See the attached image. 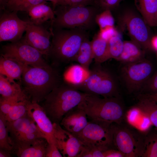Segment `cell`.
<instances>
[{
    "label": "cell",
    "instance_id": "484cf974",
    "mask_svg": "<svg viewBox=\"0 0 157 157\" xmlns=\"http://www.w3.org/2000/svg\"><path fill=\"white\" fill-rule=\"evenodd\" d=\"M91 42L95 63L102 64L111 58L108 41L102 39L97 33Z\"/></svg>",
    "mask_w": 157,
    "mask_h": 157
},
{
    "label": "cell",
    "instance_id": "e575fe53",
    "mask_svg": "<svg viewBox=\"0 0 157 157\" xmlns=\"http://www.w3.org/2000/svg\"><path fill=\"white\" fill-rule=\"evenodd\" d=\"M95 21L99 29L109 27H115V19L111 11L109 10H103L97 14Z\"/></svg>",
    "mask_w": 157,
    "mask_h": 157
},
{
    "label": "cell",
    "instance_id": "8fae6325",
    "mask_svg": "<svg viewBox=\"0 0 157 157\" xmlns=\"http://www.w3.org/2000/svg\"><path fill=\"white\" fill-rule=\"evenodd\" d=\"M119 126L116 123L112 124L113 146L125 157H141L144 139L127 128Z\"/></svg>",
    "mask_w": 157,
    "mask_h": 157
},
{
    "label": "cell",
    "instance_id": "9a60e30c",
    "mask_svg": "<svg viewBox=\"0 0 157 157\" xmlns=\"http://www.w3.org/2000/svg\"><path fill=\"white\" fill-rule=\"evenodd\" d=\"M27 113L44 135L48 143L56 144L53 123L43 107L38 103L29 101L27 105Z\"/></svg>",
    "mask_w": 157,
    "mask_h": 157
},
{
    "label": "cell",
    "instance_id": "b9f144b4",
    "mask_svg": "<svg viewBox=\"0 0 157 157\" xmlns=\"http://www.w3.org/2000/svg\"><path fill=\"white\" fill-rule=\"evenodd\" d=\"M104 157H125L120 151L113 148L106 150L104 152Z\"/></svg>",
    "mask_w": 157,
    "mask_h": 157
},
{
    "label": "cell",
    "instance_id": "277c9868",
    "mask_svg": "<svg viewBox=\"0 0 157 157\" xmlns=\"http://www.w3.org/2000/svg\"><path fill=\"white\" fill-rule=\"evenodd\" d=\"M87 94L64 82L45 97L42 106L53 123H59L65 115L77 106Z\"/></svg>",
    "mask_w": 157,
    "mask_h": 157
},
{
    "label": "cell",
    "instance_id": "ffe728a7",
    "mask_svg": "<svg viewBox=\"0 0 157 157\" xmlns=\"http://www.w3.org/2000/svg\"><path fill=\"white\" fill-rule=\"evenodd\" d=\"M146 52L132 40L124 41L122 52L117 60L123 64L136 62L144 58Z\"/></svg>",
    "mask_w": 157,
    "mask_h": 157
},
{
    "label": "cell",
    "instance_id": "7dc6e473",
    "mask_svg": "<svg viewBox=\"0 0 157 157\" xmlns=\"http://www.w3.org/2000/svg\"><path fill=\"white\" fill-rule=\"evenodd\" d=\"M155 24L156 26L157 27V11L156 13V14L155 16Z\"/></svg>",
    "mask_w": 157,
    "mask_h": 157
},
{
    "label": "cell",
    "instance_id": "8d00e7d4",
    "mask_svg": "<svg viewBox=\"0 0 157 157\" xmlns=\"http://www.w3.org/2000/svg\"><path fill=\"white\" fill-rule=\"evenodd\" d=\"M28 99H21L17 98L8 99L0 98V112L4 115L7 114L13 105L17 102Z\"/></svg>",
    "mask_w": 157,
    "mask_h": 157
},
{
    "label": "cell",
    "instance_id": "ee69618b",
    "mask_svg": "<svg viewBox=\"0 0 157 157\" xmlns=\"http://www.w3.org/2000/svg\"><path fill=\"white\" fill-rule=\"evenodd\" d=\"M11 151L0 148V157H10L11 156Z\"/></svg>",
    "mask_w": 157,
    "mask_h": 157
},
{
    "label": "cell",
    "instance_id": "7c38bea8",
    "mask_svg": "<svg viewBox=\"0 0 157 157\" xmlns=\"http://www.w3.org/2000/svg\"><path fill=\"white\" fill-rule=\"evenodd\" d=\"M0 18V41L13 42L20 40L25 31L28 20L21 19L17 12L2 11Z\"/></svg>",
    "mask_w": 157,
    "mask_h": 157
},
{
    "label": "cell",
    "instance_id": "ab89813d",
    "mask_svg": "<svg viewBox=\"0 0 157 157\" xmlns=\"http://www.w3.org/2000/svg\"><path fill=\"white\" fill-rule=\"evenodd\" d=\"M118 33L115 27H109L99 29L97 34L102 39L108 41L111 37Z\"/></svg>",
    "mask_w": 157,
    "mask_h": 157
},
{
    "label": "cell",
    "instance_id": "ba28073f",
    "mask_svg": "<svg viewBox=\"0 0 157 157\" xmlns=\"http://www.w3.org/2000/svg\"><path fill=\"white\" fill-rule=\"evenodd\" d=\"M1 55L31 66L46 67L50 65L44 56L27 43L23 37L18 41L3 46Z\"/></svg>",
    "mask_w": 157,
    "mask_h": 157
},
{
    "label": "cell",
    "instance_id": "8992f818",
    "mask_svg": "<svg viewBox=\"0 0 157 157\" xmlns=\"http://www.w3.org/2000/svg\"><path fill=\"white\" fill-rule=\"evenodd\" d=\"M101 64L95 63L90 68L87 78L81 85L75 88L85 93L104 98H119V89L115 77Z\"/></svg>",
    "mask_w": 157,
    "mask_h": 157
},
{
    "label": "cell",
    "instance_id": "4316f807",
    "mask_svg": "<svg viewBox=\"0 0 157 157\" xmlns=\"http://www.w3.org/2000/svg\"><path fill=\"white\" fill-rule=\"evenodd\" d=\"M32 121L27 113L23 117L15 121L10 122L7 121V128L13 142L26 131Z\"/></svg>",
    "mask_w": 157,
    "mask_h": 157
},
{
    "label": "cell",
    "instance_id": "44dd1931",
    "mask_svg": "<svg viewBox=\"0 0 157 157\" xmlns=\"http://www.w3.org/2000/svg\"><path fill=\"white\" fill-rule=\"evenodd\" d=\"M0 98L3 99H29L20 85L15 81H10L1 74H0Z\"/></svg>",
    "mask_w": 157,
    "mask_h": 157
},
{
    "label": "cell",
    "instance_id": "1f68e13d",
    "mask_svg": "<svg viewBox=\"0 0 157 157\" xmlns=\"http://www.w3.org/2000/svg\"><path fill=\"white\" fill-rule=\"evenodd\" d=\"M6 122L4 115L0 112V148L13 153L14 145L9 135Z\"/></svg>",
    "mask_w": 157,
    "mask_h": 157
},
{
    "label": "cell",
    "instance_id": "bcb514c9",
    "mask_svg": "<svg viewBox=\"0 0 157 157\" xmlns=\"http://www.w3.org/2000/svg\"><path fill=\"white\" fill-rule=\"evenodd\" d=\"M51 1L53 4V10L58 5L59 0H44Z\"/></svg>",
    "mask_w": 157,
    "mask_h": 157
},
{
    "label": "cell",
    "instance_id": "603a6c76",
    "mask_svg": "<svg viewBox=\"0 0 157 157\" xmlns=\"http://www.w3.org/2000/svg\"><path fill=\"white\" fill-rule=\"evenodd\" d=\"M134 1L137 8L147 24L150 27L155 26L157 0Z\"/></svg>",
    "mask_w": 157,
    "mask_h": 157
},
{
    "label": "cell",
    "instance_id": "f6af8a7d",
    "mask_svg": "<svg viewBox=\"0 0 157 157\" xmlns=\"http://www.w3.org/2000/svg\"><path fill=\"white\" fill-rule=\"evenodd\" d=\"M151 44L152 49L157 51V35L151 37Z\"/></svg>",
    "mask_w": 157,
    "mask_h": 157
},
{
    "label": "cell",
    "instance_id": "4dcf8cb0",
    "mask_svg": "<svg viewBox=\"0 0 157 157\" xmlns=\"http://www.w3.org/2000/svg\"><path fill=\"white\" fill-rule=\"evenodd\" d=\"M137 106L147 115L153 125L157 129V103L153 100L138 97Z\"/></svg>",
    "mask_w": 157,
    "mask_h": 157
},
{
    "label": "cell",
    "instance_id": "7a4b0ae2",
    "mask_svg": "<svg viewBox=\"0 0 157 157\" xmlns=\"http://www.w3.org/2000/svg\"><path fill=\"white\" fill-rule=\"evenodd\" d=\"M50 30L52 39L48 57L57 65L74 61L82 42L89 36L87 31L81 28Z\"/></svg>",
    "mask_w": 157,
    "mask_h": 157
},
{
    "label": "cell",
    "instance_id": "836d02e7",
    "mask_svg": "<svg viewBox=\"0 0 157 157\" xmlns=\"http://www.w3.org/2000/svg\"><path fill=\"white\" fill-rule=\"evenodd\" d=\"M108 44L111 58L117 60L122 52L124 41L122 40L118 33L108 41Z\"/></svg>",
    "mask_w": 157,
    "mask_h": 157
},
{
    "label": "cell",
    "instance_id": "83f0119b",
    "mask_svg": "<svg viewBox=\"0 0 157 157\" xmlns=\"http://www.w3.org/2000/svg\"><path fill=\"white\" fill-rule=\"evenodd\" d=\"M93 59L91 42L88 38L82 42L74 61L89 71Z\"/></svg>",
    "mask_w": 157,
    "mask_h": 157
},
{
    "label": "cell",
    "instance_id": "f35d334b",
    "mask_svg": "<svg viewBox=\"0 0 157 157\" xmlns=\"http://www.w3.org/2000/svg\"><path fill=\"white\" fill-rule=\"evenodd\" d=\"M123 0H97V5L101 11L109 10L112 11L117 8Z\"/></svg>",
    "mask_w": 157,
    "mask_h": 157
},
{
    "label": "cell",
    "instance_id": "681fc988",
    "mask_svg": "<svg viewBox=\"0 0 157 157\" xmlns=\"http://www.w3.org/2000/svg\"></svg>",
    "mask_w": 157,
    "mask_h": 157
},
{
    "label": "cell",
    "instance_id": "d590c367",
    "mask_svg": "<svg viewBox=\"0 0 157 157\" xmlns=\"http://www.w3.org/2000/svg\"><path fill=\"white\" fill-rule=\"evenodd\" d=\"M140 94L157 93V72L146 81L143 85Z\"/></svg>",
    "mask_w": 157,
    "mask_h": 157
},
{
    "label": "cell",
    "instance_id": "4fadbf2b",
    "mask_svg": "<svg viewBox=\"0 0 157 157\" xmlns=\"http://www.w3.org/2000/svg\"><path fill=\"white\" fill-rule=\"evenodd\" d=\"M53 123L56 144L63 156L77 157L83 147L81 142L75 136L62 128L60 123Z\"/></svg>",
    "mask_w": 157,
    "mask_h": 157
},
{
    "label": "cell",
    "instance_id": "52a82bcc",
    "mask_svg": "<svg viewBox=\"0 0 157 157\" xmlns=\"http://www.w3.org/2000/svg\"><path fill=\"white\" fill-rule=\"evenodd\" d=\"M123 64L121 69V76L127 90L130 93H140L144 83L151 76L152 64L145 58Z\"/></svg>",
    "mask_w": 157,
    "mask_h": 157
},
{
    "label": "cell",
    "instance_id": "2e32d148",
    "mask_svg": "<svg viewBox=\"0 0 157 157\" xmlns=\"http://www.w3.org/2000/svg\"><path fill=\"white\" fill-rule=\"evenodd\" d=\"M87 119L85 112L78 106L65 114L60 123L64 129L76 135L88 124Z\"/></svg>",
    "mask_w": 157,
    "mask_h": 157
},
{
    "label": "cell",
    "instance_id": "60d3db41",
    "mask_svg": "<svg viewBox=\"0 0 157 157\" xmlns=\"http://www.w3.org/2000/svg\"><path fill=\"white\" fill-rule=\"evenodd\" d=\"M63 157L56 144H47L46 153V157Z\"/></svg>",
    "mask_w": 157,
    "mask_h": 157
},
{
    "label": "cell",
    "instance_id": "7402d4cb",
    "mask_svg": "<svg viewBox=\"0 0 157 157\" xmlns=\"http://www.w3.org/2000/svg\"><path fill=\"white\" fill-rule=\"evenodd\" d=\"M48 144L45 138H40L29 146L14 148L13 153L19 157H46Z\"/></svg>",
    "mask_w": 157,
    "mask_h": 157
},
{
    "label": "cell",
    "instance_id": "cb8c5ba5",
    "mask_svg": "<svg viewBox=\"0 0 157 157\" xmlns=\"http://www.w3.org/2000/svg\"><path fill=\"white\" fill-rule=\"evenodd\" d=\"M89 74L88 70L79 64H74L69 67L64 75L65 82L74 88L81 85Z\"/></svg>",
    "mask_w": 157,
    "mask_h": 157
},
{
    "label": "cell",
    "instance_id": "5b68a950",
    "mask_svg": "<svg viewBox=\"0 0 157 157\" xmlns=\"http://www.w3.org/2000/svg\"><path fill=\"white\" fill-rule=\"evenodd\" d=\"M78 106L90 120L120 124L124 117L123 108L119 97L101 98L87 93Z\"/></svg>",
    "mask_w": 157,
    "mask_h": 157
},
{
    "label": "cell",
    "instance_id": "3957f363",
    "mask_svg": "<svg viewBox=\"0 0 157 157\" xmlns=\"http://www.w3.org/2000/svg\"><path fill=\"white\" fill-rule=\"evenodd\" d=\"M53 10L55 17L51 22L50 30L81 28L87 31L95 27L96 16L102 11L96 5H58Z\"/></svg>",
    "mask_w": 157,
    "mask_h": 157
},
{
    "label": "cell",
    "instance_id": "74e56055",
    "mask_svg": "<svg viewBox=\"0 0 157 157\" xmlns=\"http://www.w3.org/2000/svg\"><path fill=\"white\" fill-rule=\"evenodd\" d=\"M97 0H59L58 5L78 6H97Z\"/></svg>",
    "mask_w": 157,
    "mask_h": 157
},
{
    "label": "cell",
    "instance_id": "6da1fadb",
    "mask_svg": "<svg viewBox=\"0 0 157 157\" xmlns=\"http://www.w3.org/2000/svg\"><path fill=\"white\" fill-rule=\"evenodd\" d=\"M21 63L23 72L20 85L32 102H42L50 92L62 83L58 71L50 65L36 67Z\"/></svg>",
    "mask_w": 157,
    "mask_h": 157
},
{
    "label": "cell",
    "instance_id": "c3c4849f",
    "mask_svg": "<svg viewBox=\"0 0 157 157\" xmlns=\"http://www.w3.org/2000/svg\"><path fill=\"white\" fill-rule=\"evenodd\" d=\"M6 0H0V5L3 4L5 2Z\"/></svg>",
    "mask_w": 157,
    "mask_h": 157
},
{
    "label": "cell",
    "instance_id": "ac0fdd59",
    "mask_svg": "<svg viewBox=\"0 0 157 157\" xmlns=\"http://www.w3.org/2000/svg\"><path fill=\"white\" fill-rule=\"evenodd\" d=\"M23 72L21 63L13 59L1 55L0 58V74L12 82L21 80Z\"/></svg>",
    "mask_w": 157,
    "mask_h": 157
},
{
    "label": "cell",
    "instance_id": "e0dca14e",
    "mask_svg": "<svg viewBox=\"0 0 157 157\" xmlns=\"http://www.w3.org/2000/svg\"><path fill=\"white\" fill-rule=\"evenodd\" d=\"M126 118L130 126L141 133H147L153 126L147 115L137 106L127 111Z\"/></svg>",
    "mask_w": 157,
    "mask_h": 157
},
{
    "label": "cell",
    "instance_id": "f546056e",
    "mask_svg": "<svg viewBox=\"0 0 157 157\" xmlns=\"http://www.w3.org/2000/svg\"><path fill=\"white\" fill-rule=\"evenodd\" d=\"M142 157H157V129H151L144 139Z\"/></svg>",
    "mask_w": 157,
    "mask_h": 157
},
{
    "label": "cell",
    "instance_id": "d6a6232c",
    "mask_svg": "<svg viewBox=\"0 0 157 157\" xmlns=\"http://www.w3.org/2000/svg\"><path fill=\"white\" fill-rule=\"evenodd\" d=\"M28 99L20 101L16 103L11 108L8 113L5 115L7 122L17 120L27 114V105Z\"/></svg>",
    "mask_w": 157,
    "mask_h": 157
},
{
    "label": "cell",
    "instance_id": "f1b7e54d",
    "mask_svg": "<svg viewBox=\"0 0 157 157\" xmlns=\"http://www.w3.org/2000/svg\"><path fill=\"white\" fill-rule=\"evenodd\" d=\"M46 3L44 0H6L4 10L10 11L27 13L33 6L40 3Z\"/></svg>",
    "mask_w": 157,
    "mask_h": 157
},
{
    "label": "cell",
    "instance_id": "7bdbcfd3",
    "mask_svg": "<svg viewBox=\"0 0 157 157\" xmlns=\"http://www.w3.org/2000/svg\"><path fill=\"white\" fill-rule=\"evenodd\" d=\"M138 97L147 98L157 102V93L153 94H139Z\"/></svg>",
    "mask_w": 157,
    "mask_h": 157
},
{
    "label": "cell",
    "instance_id": "9c48e42d",
    "mask_svg": "<svg viewBox=\"0 0 157 157\" xmlns=\"http://www.w3.org/2000/svg\"><path fill=\"white\" fill-rule=\"evenodd\" d=\"M112 124L105 122L90 120L83 130L75 136L84 145L113 148Z\"/></svg>",
    "mask_w": 157,
    "mask_h": 157
},
{
    "label": "cell",
    "instance_id": "d6986e66",
    "mask_svg": "<svg viewBox=\"0 0 157 157\" xmlns=\"http://www.w3.org/2000/svg\"><path fill=\"white\" fill-rule=\"evenodd\" d=\"M27 13L30 17V21L36 25H43L49 20L51 22L55 17L53 9L45 3L33 6Z\"/></svg>",
    "mask_w": 157,
    "mask_h": 157
},
{
    "label": "cell",
    "instance_id": "5bb4252c",
    "mask_svg": "<svg viewBox=\"0 0 157 157\" xmlns=\"http://www.w3.org/2000/svg\"><path fill=\"white\" fill-rule=\"evenodd\" d=\"M25 41L48 57L50 49L52 33L43 25H36L28 20L25 31Z\"/></svg>",
    "mask_w": 157,
    "mask_h": 157
},
{
    "label": "cell",
    "instance_id": "d4e9b609",
    "mask_svg": "<svg viewBox=\"0 0 157 157\" xmlns=\"http://www.w3.org/2000/svg\"><path fill=\"white\" fill-rule=\"evenodd\" d=\"M40 138L45 139L44 135L33 120L26 131L14 141V149L29 146Z\"/></svg>",
    "mask_w": 157,
    "mask_h": 157
},
{
    "label": "cell",
    "instance_id": "30bf717a",
    "mask_svg": "<svg viewBox=\"0 0 157 157\" xmlns=\"http://www.w3.org/2000/svg\"><path fill=\"white\" fill-rule=\"evenodd\" d=\"M121 20L122 24L126 28L131 40L146 51L153 49L149 26L142 17L134 11L128 9L124 12Z\"/></svg>",
    "mask_w": 157,
    "mask_h": 157
}]
</instances>
